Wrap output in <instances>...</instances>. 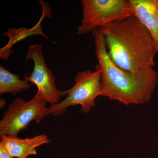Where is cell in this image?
<instances>
[{
    "label": "cell",
    "mask_w": 158,
    "mask_h": 158,
    "mask_svg": "<svg viewBox=\"0 0 158 158\" xmlns=\"http://www.w3.org/2000/svg\"><path fill=\"white\" fill-rule=\"evenodd\" d=\"M50 141L48 135L45 134L23 139L18 137L3 136L1 137L0 144L12 157L27 158L30 156L36 155V148L43 144H48Z\"/></svg>",
    "instance_id": "obj_7"
},
{
    "label": "cell",
    "mask_w": 158,
    "mask_h": 158,
    "mask_svg": "<svg viewBox=\"0 0 158 158\" xmlns=\"http://www.w3.org/2000/svg\"><path fill=\"white\" fill-rule=\"evenodd\" d=\"M97 29L103 36L109 57L119 68L136 73L155 65V44L134 15Z\"/></svg>",
    "instance_id": "obj_1"
},
{
    "label": "cell",
    "mask_w": 158,
    "mask_h": 158,
    "mask_svg": "<svg viewBox=\"0 0 158 158\" xmlns=\"http://www.w3.org/2000/svg\"><path fill=\"white\" fill-rule=\"evenodd\" d=\"M39 2L42 7V14L38 22L34 27L30 29L26 28H9L8 31H5L3 33L5 36L9 37V40L6 45L0 49V58L1 59L5 61L8 60L13 52L11 50L12 47L15 44L32 35H41L47 39H48L43 32L41 23L44 18L52 17V12L48 3L44 2L43 1H39Z\"/></svg>",
    "instance_id": "obj_9"
},
{
    "label": "cell",
    "mask_w": 158,
    "mask_h": 158,
    "mask_svg": "<svg viewBox=\"0 0 158 158\" xmlns=\"http://www.w3.org/2000/svg\"><path fill=\"white\" fill-rule=\"evenodd\" d=\"M92 34L98 60L96 69L101 73V96L126 106L147 102L157 85L156 71L149 68L135 73L119 68L109 57L102 34L97 29Z\"/></svg>",
    "instance_id": "obj_2"
},
{
    "label": "cell",
    "mask_w": 158,
    "mask_h": 158,
    "mask_svg": "<svg viewBox=\"0 0 158 158\" xmlns=\"http://www.w3.org/2000/svg\"><path fill=\"white\" fill-rule=\"evenodd\" d=\"M133 14L149 32L158 54V0H129Z\"/></svg>",
    "instance_id": "obj_8"
},
{
    "label": "cell",
    "mask_w": 158,
    "mask_h": 158,
    "mask_svg": "<svg viewBox=\"0 0 158 158\" xmlns=\"http://www.w3.org/2000/svg\"><path fill=\"white\" fill-rule=\"evenodd\" d=\"M31 87L28 81L21 80L19 75L15 74L0 65V94H15L22 90H28Z\"/></svg>",
    "instance_id": "obj_10"
},
{
    "label": "cell",
    "mask_w": 158,
    "mask_h": 158,
    "mask_svg": "<svg viewBox=\"0 0 158 158\" xmlns=\"http://www.w3.org/2000/svg\"><path fill=\"white\" fill-rule=\"evenodd\" d=\"M26 59L27 61L32 60L34 63V70L31 76H24V79L37 86V91L34 98L50 105L60 102V98L64 96V93L56 88L53 73L47 66L41 46L37 44L30 46Z\"/></svg>",
    "instance_id": "obj_6"
},
{
    "label": "cell",
    "mask_w": 158,
    "mask_h": 158,
    "mask_svg": "<svg viewBox=\"0 0 158 158\" xmlns=\"http://www.w3.org/2000/svg\"><path fill=\"white\" fill-rule=\"evenodd\" d=\"M6 104V101L2 98L1 99V100H0V107H1V108H3Z\"/></svg>",
    "instance_id": "obj_12"
},
{
    "label": "cell",
    "mask_w": 158,
    "mask_h": 158,
    "mask_svg": "<svg viewBox=\"0 0 158 158\" xmlns=\"http://www.w3.org/2000/svg\"><path fill=\"white\" fill-rule=\"evenodd\" d=\"M81 4L83 18L77 29L79 35L133 15L129 0H82Z\"/></svg>",
    "instance_id": "obj_4"
},
{
    "label": "cell",
    "mask_w": 158,
    "mask_h": 158,
    "mask_svg": "<svg viewBox=\"0 0 158 158\" xmlns=\"http://www.w3.org/2000/svg\"><path fill=\"white\" fill-rule=\"evenodd\" d=\"M47 102L33 98L26 101L17 98L9 105L0 121V137H18L31 122H40L47 116Z\"/></svg>",
    "instance_id": "obj_5"
},
{
    "label": "cell",
    "mask_w": 158,
    "mask_h": 158,
    "mask_svg": "<svg viewBox=\"0 0 158 158\" xmlns=\"http://www.w3.org/2000/svg\"><path fill=\"white\" fill-rule=\"evenodd\" d=\"M0 158H13L1 144H0Z\"/></svg>",
    "instance_id": "obj_11"
},
{
    "label": "cell",
    "mask_w": 158,
    "mask_h": 158,
    "mask_svg": "<svg viewBox=\"0 0 158 158\" xmlns=\"http://www.w3.org/2000/svg\"><path fill=\"white\" fill-rule=\"evenodd\" d=\"M101 91L102 75L99 69L80 72L76 75L73 87L63 91L64 96H68L57 104L50 105L47 115L60 116L69 107L78 105L81 106L83 113H88L94 107L95 99L101 95Z\"/></svg>",
    "instance_id": "obj_3"
}]
</instances>
